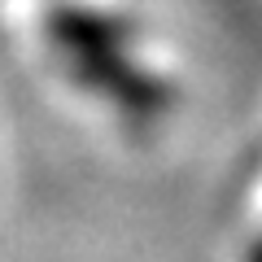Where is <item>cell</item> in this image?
<instances>
[{
    "mask_svg": "<svg viewBox=\"0 0 262 262\" xmlns=\"http://www.w3.org/2000/svg\"><path fill=\"white\" fill-rule=\"evenodd\" d=\"M245 262H262V241H258V245L249 249V258H245Z\"/></svg>",
    "mask_w": 262,
    "mask_h": 262,
    "instance_id": "obj_2",
    "label": "cell"
},
{
    "mask_svg": "<svg viewBox=\"0 0 262 262\" xmlns=\"http://www.w3.org/2000/svg\"><path fill=\"white\" fill-rule=\"evenodd\" d=\"M53 27H57V44L70 53L75 70L92 88L110 92L127 110H158L162 88H153L127 61H118V31L110 22H101L96 13H57Z\"/></svg>",
    "mask_w": 262,
    "mask_h": 262,
    "instance_id": "obj_1",
    "label": "cell"
}]
</instances>
